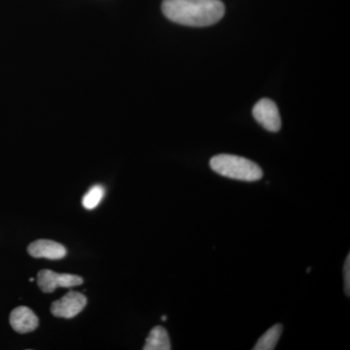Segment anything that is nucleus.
<instances>
[{
  "instance_id": "2",
  "label": "nucleus",
  "mask_w": 350,
  "mask_h": 350,
  "mask_svg": "<svg viewBox=\"0 0 350 350\" xmlns=\"http://www.w3.org/2000/svg\"><path fill=\"white\" fill-rule=\"evenodd\" d=\"M209 165L216 174L236 180L254 182L262 177L261 167L243 157L221 154L211 158Z\"/></svg>"
},
{
  "instance_id": "11",
  "label": "nucleus",
  "mask_w": 350,
  "mask_h": 350,
  "mask_svg": "<svg viewBox=\"0 0 350 350\" xmlns=\"http://www.w3.org/2000/svg\"><path fill=\"white\" fill-rule=\"evenodd\" d=\"M345 291L347 297L350 296V255H347L345 262Z\"/></svg>"
},
{
  "instance_id": "6",
  "label": "nucleus",
  "mask_w": 350,
  "mask_h": 350,
  "mask_svg": "<svg viewBox=\"0 0 350 350\" xmlns=\"http://www.w3.org/2000/svg\"><path fill=\"white\" fill-rule=\"evenodd\" d=\"M27 252L33 258L61 260L66 256V250L61 243L48 239H38L29 244Z\"/></svg>"
},
{
  "instance_id": "5",
  "label": "nucleus",
  "mask_w": 350,
  "mask_h": 350,
  "mask_svg": "<svg viewBox=\"0 0 350 350\" xmlns=\"http://www.w3.org/2000/svg\"><path fill=\"white\" fill-rule=\"evenodd\" d=\"M253 116L262 128L271 133H275L282 128V118L278 108L269 98L258 101L253 108Z\"/></svg>"
},
{
  "instance_id": "12",
  "label": "nucleus",
  "mask_w": 350,
  "mask_h": 350,
  "mask_svg": "<svg viewBox=\"0 0 350 350\" xmlns=\"http://www.w3.org/2000/svg\"><path fill=\"white\" fill-rule=\"evenodd\" d=\"M167 317H165V315H163V317H162L163 321H165V320H167Z\"/></svg>"
},
{
  "instance_id": "9",
  "label": "nucleus",
  "mask_w": 350,
  "mask_h": 350,
  "mask_svg": "<svg viewBox=\"0 0 350 350\" xmlns=\"http://www.w3.org/2000/svg\"><path fill=\"white\" fill-rule=\"evenodd\" d=\"M283 327L282 324H275L269 328L261 338L258 340L257 344L253 347L254 350H273L275 349L280 336H282Z\"/></svg>"
},
{
  "instance_id": "8",
  "label": "nucleus",
  "mask_w": 350,
  "mask_h": 350,
  "mask_svg": "<svg viewBox=\"0 0 350 350\" xmlns=\"http://www.w3.org/2000/svg\"><path fill=\"white\" fill-rule=\"evenodd\" d=\"M144 350H170L169 334L162 326H156L149 333L144 347Z\"/></svg>"
},
{
  "instance_id": "4",
  "label": "nucleus",
  "mask_w": 350,
  "mask_h": 350,
  "mask_svg": "<svg viewBox=\"0 0 350 350\" xmlns=\"http://www.w3.org/2000/svg\"><path fill=\"white\" fill-rule=\"evenodd\" d=\"M87 305V298L79 292L70 291L64 295L51 306V312L54 317L62 319H73L84 310Z\"/></svg>"
},
{
  "instance_id": "3",
  "label": "nucleus",
  "mask_w": 350,
  "mask_h": 350,
  "mask_svg": "<svg viewBox=\"0 0 350 350\" xmlns=\"http://www.w3.org/2000/svg\"><path fill=\"white\" fill-rule=\"evenodd\" d=\"M38 286L45 293H52L57 288L79 286L83 283L81 276L57 273L50 269H42L38 275Z\"/></svg>"
},
{
  "instance_id": "1",
  "label": "nucleus",
  "mask_w": 350,
  "mask_h": 350,
  "mask_svg": "<svg viewBox=\"0 0 350 350\" xmlns=\"http://www.w3.org/2000/svg\"><path fill=\"white\" fill-rule=\"evenodd\" d=\"M162 10L176 24L202 27L222 19L225 5L220 0H163Z\"/></svg>"
},
{
  "instance_id": "7",
  "label": "nucleus",
  "mask_w": 350,
  "mask_h": 350,
  "mask_svg": "<svg viewBox=\"0 0 350 350\" xmlns=\"http://www.w3.org/2000/svg\"><path fill=\"white\" fill-rule=\"evenodd\" d=\"M10 324L14 331L20 334L29 333L38 327L39 320L36 313L27 306H18L10 314Z\"/></svg>"
},
{
  "instance_id": "10",
  "label": "nucleus",
  "mask_w": 350,
  "mask_h": 350,
  "mask_svg": "<svg viewBox=\"0 0 350 350\" xmlns=\"http://www.w3.org/2000/svg\"><path fill=\"white\" fill-rule=\"evenodd\" d=\"M105 188L101 185H94L90 189L82 199V204L88 211L96 208L105 197Z\"/></svg>"
},
{
  "instance_id": "13",
  "label": "nucleus",
  "mask_w": 350,
  "mask_h": 350,
  "mask_svg": "<svg viewBox=\"0 0 350 350\" xmlns=\"http://www.w3.org/2000/svg\"><path fill=\"white\" fill-rule=\"evenodd\" d=\"M29 282H34V278H29Z\"/></svg>"
}]
</instances>
